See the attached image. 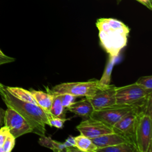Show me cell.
<instances>
[{
  "label": "cell",
  "instance_id": "obj_15",
  "mask_svg": "<svg viewBox=\"0 0 152 152\" xmlns=\"http://www.w3.org/2000/svg\"><path fill=\"white\" fill-rule=\"evenodd\" d=\"M138 152L135 144L131 142H125L114 145L97 148L96 152Z\"/></svg>",
  "mask_w": 152,
  "mask_h": 152
},
{
  "label": "cell",
  "instance_id": "obj_19",
  "mask_svg": "<svg viewBox=\"0 0 152 152\" xmlns=\"http://www.w3.org/2000/svg\"><path fill=\"white\" fill-rule=\"evenodd\" d=\"M66 109L63 106L61 103L60 95H54V98L49 110V113L51 116L65 118Z\"/></svg>",
  "mask_w": 152,
  "mask_h": 152
},
{
  "label": "cell",
  "instance_id": "obj_5",
  "mask_svg": "<svg viewBox=\"0 0 152 152\" xmlns=\"http://www.w3.org/2000/svg\"><path fill=\"white\" fill-rule=\"evenodd\" d=\"M152 117L141 112L139 115L135 135V144L138 152H151Z\"/></svg>",
  "mask_w": 152,
  "mask_h": 152
},
{
  "label": "cell",
  "instance_id": "obj_12",
  "mask_svg": "<svg viewBox=\"0 0 152 152\" xmlns=\"http://www.w3.org/2000/svg\"><path fill=\"white\" fill-rule=\"evenodd\" d=\"M67 110L86 119L90 118L94 111V108L89 99L86 97L79 101H75L67 107Z\"/></svg>",
  "mask_w": 152,
  "mask_h": 152
},
{
  "label": "cell",
  "instance_id": "obj_9",
  "mask_svg": "<svg viewBox=\"0 0 152 152\" xmlns=\"http://www.w3.org/2000/svg\"><path fill=\"white\" fill-rule=\"evenodd\" d=\"M76 128L80 134L90 139L113 132L111 127L102 121L90 117L81 122Z\"/></svg>",
  "mask_w": 152,
  "mask_h": 152
},
{
  "label": "cell",
  "instance_id": "obj_16",
  "mask_svg": "<svg viewBox=\"0 0 152 152\" xmlns=\"http://www.w3.org/2000/svg\"><path fill=\"white\" fill-rule=\"evenodd\" d=\"M75 146L83 152H96L97 146L92 142L91 140L82 134L74 137Z\"/></svg>",
  "mask_w": 152,
  "mask_h": 152
},
{
  "label": "cell",
  "instance_id": "obj_22",
  "mask_svg": "<svg viewBox=\"0 0 152 152\" xmlns=\"http://www.w3.org/2000/svg\"><path fill=\"white\" fill-rule=\"evenodd\" d=\"M59 95L61 97V103L63 106L65 107L66 109L68 107H69L72 103H73L75 101V99L77 97L76 96L68 93L61 94Z\"/></svg>",
  "mask_w": 152,
  "mask_h": 152
},
{
  "label": "cell",
  "instance_id": "obj_31",
  "mask_svg": "<svg viewBox=\"0 0 152 152\" xmlns=\"http://www.w3.org/2000/svg\"><path fill=\"white\" fill-rule=\"evenodd\" d=\"M116 1H117V2H118V4H119V2H121L122 0H116Z\"/></svg>",
  "mask_w": 152,
  "mask_h": 152
},
{
  "label": "cell",
  "instance_id": "obj_7",
  "mask_svg": "<svg viewBox=\"0 0 152 152\" xmlns=\"http://www.w3.org/2000/svg\"><path fill=\"white\" fill-rule=\"evenodd\" d=\"M135 107H137L116 104L100 110H94L90 117L102 121L112 128L124 115Z\"/></svg>",
  "mask_w": 152,
  "mask_h": 152
},
{
  "label": "cell",
  "instance_id": "obj_23",
  "mask_svg": "<svg viewBox=\"0 0 152 152\" xmlns=\"http://www.w3.org/2000/svg\"><path fill=\"white\" fill-rule=\"evenodd\" d=\"M68 120V119L55 117L51 116L49 119V125L50 126H53L58 129H61L64 126L65 122Z\"/></svg>",
  "mask_w": 152,
  "mask_h": 152
},
{
  "label": "cell",
  "instance_id": "obj_20",
  "mask_svg": "<svg viewBox=\"0 0 152 152\" xmlns=\"http://www.w3.org/2000/svg\"><path fill=\"white\" fill-rule=\"evenodd\" d=\"M15 144V138L10 133L5 140L2 146L3 152H10L14 147Z\"/></svg>",
  "mask_w": 152,
  "mask_h": 152
},
{
  "label": "cell",
  "instance_id": "obj_11",
  "mask_svg": "<svg viewBox=\"0 0 152 152\" xmlns=\"http://www.w3.org/2000/svg\"><path fill=\"white\" fill-rule=\"evenodd\" d=\"M91 140L97 146V148L112 146L122 142H129L124 137L113 132L102 135Z\"/></svg>",
  "mask_w": 152,
  "mask_h": 152
},
{
  "label": "cell",
  "instance_id": "obj_6",
  "mask_svg": "<svg viewBox=\"0 0 152 152\" xmlns=\"http://www.w3.org/2000/svg\"><path fill=\"white\" fill-rule=\"evenodd\" d=\"M141 112H142V110L140 108L135 107L132 109L113 125L112 128L113 132L135 144L136 126Z\"/></svg>",
  "mask_w": 152,
  "mask_h": 152
},
{
  "label": "cell",
  "instance_id": "obj_28",
  "mask_svg": "<svg viewBox=\"0 0 152 152\" xmlns=\"http://www.w3.org/2000/svg\"><path fill=\"white\" fill-rule=\"evenodd\" d=\"M140 3L142 4L146 7H147L149 10H152V5H151V0H136Z\"/></svg>",
  "mask_w": 152,
  "mask_h": 152
},
{
  "label": "cell",
  "instance_id": "obj_27",
  "mask_svg": "<svg viewBox=\"0 0 152 152\" xmlns=\"http://www.w3.org/2000/svg\"><path fill=\"white\" fill-rule=\"evenodd\" d=\"M15 60V59L14 58H13L12 57H10V56H8L5 55H0V65L5 64L12 62Z\"/></svg>",
  "mask_w": 152,
  "mask_h": 152
},
{
  "label": "cell",
  "instance_id": "obj_13",
  "mask_svg": "<svg viewBox=\"0 0 152 152\" xmlns=\"http://www.w3.org/2000/svg\"><path fill=\"white\" fill-rule=\"evenodd\" d=\"M30 91L36 100L37 104L44 110L49 113V110L54 98V95L51 93H45L40 90H30Z\"/></svg>",
  "mask_w": 152,
  "mask_h": 152
},
{
  "label": "cell",
  "instance_id": "obj_30",
  "mask_svg": "<svg viewBox=\"0 0 152 152\" xmlns=\"http://www.w3.org/2000/svg\"><path fill=\"white\" fill-rule=\"evenodd\" d=\"M4 55V53L1 50V49H0V55Z\"/></svg>",
  "mask_w": 152,
  "mask_h": 152
},
{
  "label": "cell",
  "instance_id": "obj_10",
  "mask_svg": "<svg viewBox=\"0 0 152 152\" xmlns=\"http://www.w3.org/2000/svg\"><path fill=\"white\" fill-rule=\"evenodd\" d=\"M116 87L115 86L110 84L104 88L99 89L92 97L88 98L94 110H100L116 104Z\"/></svg>",
  "mask_w": 152,
  "mask_h": 152
},
{
  "label": "cell",
  "instance_id": "obj_25",
  "mask_svg": "<svg viewBox=\"0 0 152 152\" xmlns=\"http://www.w3.org/2000/svg\"><path fill=\"white\" fill-rule=\"evenodd\" d=\"M9 134V130L6 126H1V128H0V148L2 147L5 138Z\"/></svg>",
  "mask_w": 152,
  "mask_h": 152
},
{
  "label": "cell",
  "instance_id": "obj_24",
  "mask_svg": "<svg viewBox=\"0 0 152 152\" xmlns=\"http://www.w3.org/2000/svg\"><path fill=\"white\" fill-rule=\"evenodd\" d=\"M151 100H152V94L148 96L143 109V113L149 115L151 117H152Z\"/></svg>",
  "mask_w": 152,
  "mask_h": 152
},
{
  "label": "cell",
  "instance_id": "obj_8",
  "mask_svg": "<svg viewBox=\"0 0 152 152\" xmlns=\"http://www.w3.org/2000/svg\"><path fill=\"white\" fill-rule=\"evenodd\" d=\"M4 126L8 129L10 133L15 139L23 135L32 132V129L26 120L10 107H7L5 110Z\"/></svg>",
  "mask_w": 152,
  "mask_h": 152
},
{
  "label": "cell",
  "instance_id": "obj_2",
  "mask_svg": "<svg viewBox=\"0 0 152 152\" xmlns=\"http://www.w3.org/2000/svg\"><path fill=\"white\" fill-rule=\"evenodd\" d=\"M96 26L100 45L109 55L118 57L127 43L129 28L122 21L112 18H100Z\"/></svg>",
  "mask_w": 152,
  "mask_h": 152
},
{
  "label": "cell",
  "instance_id": "obj_4",
  "mask_svg": "<svg viewBox=\"0 0 152 152\" xmlns=\"http://www.w3.org/2000/svg\"><path fill=\"white\" fill-rule=\"evenodd\" d=\"M98 80H91L84 82L64 83L55 86L48 92L52 94L68 93L76 97L84 96L87 98L92 97L99 90Z\"/></svg>",
  "mask_w": 152,
  "mask_h": 152
},
{
  "label": "cell",
  "instance_id": "obj_3",
  "mask_svg": "<svg viewBox=\"0 0 152 152\" xmlns=\"http://www.w3.org/2000/svg\"><path fill=\"white\" fill-rule=\"evenodd\" d=\"M152 90L147 89L135 83L116 87V103L118 104L126 105L143 109Z\"/></svg>",
  "mask_w": 152,
  "mask_h": 152
},
{
  "label": "cell",
  "instance_id": "obj_18",
  "mask_svg": "<svg viewBox=\"0 0 152 152\" xmlns=\"http://www.w3.org/2000/svg\"><path fill=\"white\" fill-rule=\"evenodd\" d=\"M38 142L42 146L50 148L53 151H65V146L62 142L53 140L50 137L40 136Z\"/></svg>",
  "mask_w": 152,
  "mask_h": 152
},
{
  "label": "cell",
  "instance_id": "obj_26",
  "mask_svg": "<svg viewBox=\"0 0 152 152\" xmlns=\"http://www.w3.org/2000/svg\"><path fill=\"white\" fill-rule=\"evenodd\" d=\"M64 146H65V150L68 148L73 147H76L75 146V140H74V137L70 136L65 141V142H63Z\"/></svg>",
  "mask_w": 152,
  "mask_h": 152
},
{
  "label": "cell",
  "instance_id": "obj_21",
  "mask_svg": "<svg viewBox=\"0 0 152 152\" xmlns=\"http://www.w3.org/2000/svg\"><path fill=\"white\" fill-rule=\"evenodd\" d=\"M135 83L143 88L152 90V76L141 77L137 80Z\"/></svg>",
  "mask_w": 152,
  "mask_h": 152
},
{
  "label": "cell",
  "instance_id": "obj_17",
  "mask_svg": "<svg viewBox=\"0 0 152 152\" xmlns=\"http://www.w3.org/2000/svg\"><path fill=\"white\" fill-rule=\"evenodd\" d=\"M7 90L17 99L26 102H30L37 104L33 95L29 90L17 87H10L6 86Z\"/></svg>",
  "mask_w": 152,
  "mask_h": 152
},
{
  "label": "cell",
  "instance_id": "obj_29",
  "mask_svg": "<svg viewBox=\"0 0 152 152\" xmlns=\"http://www.w3.org/2000/svg\"><path fill=\"white\" fill-rule=\"evenodd\" d=\"M5 110L0 107V127L4 125V120Z\"/></svg>",
  "mask_w": 152,
  "mask_h": 152
},
{
  "label": "cell",
  "instance_id": "obj_1",
  "mask_svg": "<svg viewBox=\"0 0 152 152\" xmlns=\"http://www.w3.org/2000/svg\"><path fill=\"white\" fill-rule=\"evenodd\" d=\"M0 96L7 107H10L21 115L28 123L32 132L39 136L45 135V125H49V113L44 110L37 104L22 101L6 88V86L0 83Z\"/></svg>",
  "mask_w": 152,
  "mask_h": 152
},
{
  "label": "cell",
  "instance_id": "obj_14",
  "mask_svg": "<svg viewBox=\"0 0 152 152\" xmlns=\"http://www.w3.org/2000/svg\"><path fill=\"white\" fill-rule=\"evenodd\" d=\"M118 57L109 55V58L101 78L98 80V87L99 89L104 88L110 85L111 74L113 68L116 63Z\"/></svg>",
  "mask_w": 152,
  "mask_h": 152
}]
</instances>
